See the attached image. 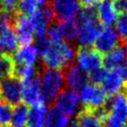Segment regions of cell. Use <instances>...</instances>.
<instances>
[{
    "label": "cell",
    "mask_w": 127,
    "mask_h": 127,
    "mask_svg": "<svg viewBox=\"0 0 127 127\" xmlns=\"http://www.w3.org/2000/svg\"><path fill=\"white\" fill-rule=\"evenodd\" d=\"M35 47L42 58L43 64L49 69H63L70 64L75 57L73 47L65 41L51 44L45 37L37 39Z\"/></svg>",
    "instance_id": "6da1fadb"
},
{
    "label": "cell",
    "mask_w": 127,
    "mask_h": 127,
    "mask_svg": "<svg viewBox=\"0 0 127 127\" xmlns=\"http://www.w3.org/2000/svg\"><path fill=\"white\" fill-rule=\"evenodd\" d=\"M76 22L78 25L76 40L79 48H90L103 28L97 19L95 8H83L80 10Z\"/></svg>",
    "instance_id": "7a4b0ae2"
},
{
    "label": "cell",
    "mask_w": 127,
    "mask_h": 127,
    "mask_svg": "<svg viewBox=\"0 0 127 127\" xmlns=\"http://www.w3.org/2000/svg\"><path fill=\"white\" fill-rule=\"evenodd\" d=\"M41 92L43 98L48 102L55 101L59 94L63 91L64 81V75L61 70L57 69H44L39 77Z\"/></svg>",
    "instance_id": "3957f363"
},
{
    "label": "cell",
    "mask_w": 127,
    "mask_h": 127,
    "mask_svg": "<svg viewBox=\"0 0 127 127\" xmlns=\"http://www.w3.org/2000/svg\"><path fill=\"white\" fill-rule=\"evenodd\" d=\"M108 96L101 87L92 83H86L80 88L79 101L82 103L83 108L92 110L105 108Z\"/></svg>",
    "instance_id": "277c9868"
},
{
    "label": "cell",
    "mask_w": 127,
    "mask_h": 127,
    "mask_svg": "<svg viewBox=\"0 0 127 127\" xmlns=\"http://www.w3.org/2000/svg\"><path fill=\"white\" fill-rule=\"evenodd\" d=\"M0 100L11 106H17L22 101V84L16 76L0 80Z\"/></svg>",
    "instance_id": "5b68a950"
},
{
    "label": "cell",
    "mask_w": 127,
    "mask_h": 127,
    "mask_svg": "<svg viewBox=\"0 0 127 127\" xmlns=\"http://www.w3.org/2000/svg\"><path fill=\"white\" fill-rule=\"evenodd\" d=\"M76 65L83 72H90L94 69L101 67L102 55L93 48H79L76 53Z\"/></svg>",
    "instance_id": "8992f818"
},
{
    "label": "cell",
    "mask_w": 127,
    "mask_h": 127,
    "mask_svg": "<svg viewBox=\"0 0 127 127\" xmlns=\"http://www.w3.org/2000/svg\"><path fill=\"white\" fill-rule=\"evenodd\" d=\"M127 80V66L121 65L106 72L102 81V89L107 96H113L120 92L125 81Z\"/></svg>",
    "instance_id": "52a82bcc"
},
{
    "label": "cell",
    "mask_w": 127,
    "mask_h": 127,
    "mask_svg": "<svg viewBox=\"0 0 127 127\" xmlns=\"http://www.w3.org/2000/svg\"><path fill=\"white\" fill-rule=\"evenodd\" d=\"M13 27L18 45L28 46L32 44L34 40V30L30 17L15 13Z\"/></svg>",
    "instance_id": "ba28073f"
},
{
    "label": "cell",
    "mask_w": 127,
    "mask_h": 127,
    "mask_svg": "<svg viewBox=\"0 0 127 127\" xmlns=\"http://www.w3.org/2000/svg\"><path fill=\"white\" fill-rule=\"evenodd\" d=\"M56 109L66 115L67 117L73 116L78 113L79 94L74 90H63L55 100Z\"/></svg>",
    "instance_id": "9c48e42d"
},
{
    "label": "cell",
    "mask_w": 127,
    "mask_h": 127,
    "mask_svg": "<svg viewBox=\"0 0 127 127\" xmlns=\"http://www.w3.org/2000/svg\"><path fill=\"white\" fill-rule=\"evenodd\" d=\"M22 84V101L27 106H38L41 104H45V100L43 98L40 86L39 76L21 81Z\"/></svg>",
    "instance_id": "30bf717a"
},
{
    "label": "cell",
    "mask_w": 127,
    "mask_h": 127,
    "mask_svg": "<svg viewBox=\"0 0 127 127\" xmlns=\"http://www.w3.org/2000/svg\"><path fill=\"white\" fill-rule=\"evenodd\" d=\"M107 114L108 112L106 107L96 110L82 107V109L76 114L75 122L79 127H103Z\"/></svg>",
    "instance_id": "8fae6325"
},
{
    "label": "cell",
    "mask_w": 127,
    "mask_h": 127,
    "mask_svg": "<svg viewBox=\"0 0 127 127\" xmlns=\"http://www.w3.org/2000/svg\"><path fill=\"white\" fill-rule=\"evenodd\" d=\"M52 6L56 19L59 22L74 19L80 11V6L77 0H52Z\"/></svg>",
    "instance_id": "7c38bea8"
},
{
    "label": "cell",
    "mask_w": 127,
    "mask_h": 127,
    "mask_svg": "<svg viewBox=\"0 0 127 127\" xmlns=\"http://www.w3.org/2000/svg\"><path fill=\"white\" fill-rule=\"evenodd\" d=\"M120 40L114 29L111 27L102 28L99 35L97 36L94 42V48L99 54L106 55L112 50H114L117 46H119Z\"/></svg>",
    "instance_id": "4fadbf2b"
},
{
    "label": "cell",
    "mask_w": 127,
    "mask_h": 127,
    "mask_svg": "<svg viewBox=\"0 0 127 127\" xmlns=\"http://www.w3.org/2000/svg\"><path fill=\"white\" fill-rule=\"evenodd\" d=\"M108 115L125 124L127 122V95L125 92H118L112 96L109 105L106 107Z\"/></svg>",
    "instance_id": "5bb4252c"
},
{
    "label": "cell",
    "mask_w": 127,
    "mask_h": 127,
    "mask_svg": "<svg viewBox=\"0 0 127 127\" xmlns=\"http://www.w3.org/2000/svg\"><path fill=\"white\" fill-rule=\"evenodd\" d=\"M64 81L66 87L70 90H78L84 84H86L87 77L83 71H81L76 64H68L64 68Z\"/></svg>",
    "instance_id": "9a60e30c"
},
{
    "label": "cell",
    "mask_w": 127,
    "mask_h": 127,
    "mask_svg": "<svg viewBox=\"0 0 127 127\" xmlns=\"http://www.w3.org/2000/svg\"><path fill=\"white\" fill-rule=\"evenodd\" d=\"M95 11L99 23L105 27H111L117 20L118 13L114 9L112 0H100Z\"/></svg>",
    "instance_id": "2e32d148"
},
{
    "label": "cell",
    "mask_w": 127,
    "mask_h": 127,
    "mask_svg": "<svg viewBox=\"0 0 127 127\" xmlns=\"http://www.w3.org/2000/svg\"><path fill=\"white\" fill-rule=\"evenodd\" d=\"M126 54H127L126 46L125 44L121 43L114 50L104 55L102 59V64L108 70H112L116 67H119L123 64L126 59Z\"/></svg>",
    "instance_id": "e0dca14e"
},
{
    "label": "cell",
    "mask_w": 127,
    "mask_h": 127,
    "mask_svg": "<svg viewBox=\"0 0 127 127\" xmlns=\"http://www.w3.org/2000/svg\"><path fill=\"white\" fill-rule=\"evenodd\" d=\"M38 50L33 45L21 46L14 53V60L17 64H30L34 65L38 60Z\"/></svg>",
    "instance_id": "ac0fdd59"
},
{
    "label": "cell",
    "mask_w": 127,
    "mask_h": 127,
    "mask_svg": "<svg viewBox=\"0 0 127 127\" xmlns=\"http://www.w3.org/2000/svg\"><path fill=\"white\" fill-rule=\"evenodd\" d=\"M48 108L46 104L33 106L29 109L27 118V127H45L47 124Z\"/></svg>",
    "instance_id": "d6986e66"
},
{
    "label": "cell",
    "mask_w": 127,
    "mask_h": 127,
    "mask_svg": "<svg viewBox=\"0 0 127 127\" xmlns=\"http://www.w3.org/2000/svg\"><path fill=\"white\" fill-rule=\"evenodd\" d=\"M58 27L60 29L62 38L65 40V42H73L77 39L78 34V25L76 22V19H70L64 22H60L58 24Z\"/></svg>",
    "instance_id": "ffe728a7"
},
{
    "label": "cell",
    "mask_w": 127,
    "mask_h": 127,
    "mask_svg": "<svg viewBox=\"0 0 127 127\" xmlns=\"http://www.w3.org/2000/svg\"><path fill=\"white\" fill-rule=\"evenodd\" d=\"M16 63L13 55L0 54V80L14 76Z\"/></svg>",
    "instance_id": "44dd1931"
},
{
    "label": "cell",
    "mask_w": 127,
    "mask_h": 127,
    "mask_svg": "<svg viewBox=\"0 0 127 127\" xmlns=\"http://www.w3.org/2000/svg\"><path fill=\"white\" fill-rule=\"evenodd\" d=\"M29 108L24 103H20L13 109V114L9 127H25L27 124Z\"/></svg>",
    "instance_id": "7402d4cb"
},
{
    "label": "cell",
    "mask_w": 127,
    "mask_h": 127,
    "mask_svg": "<svg viewBox=\"0 0 127 127\" xmlns=\"http://www.w3.org/2000/svg\"><path fill=\"white\" fill-rule=\"evenodd\" d=\"M46 125L53 127H67L69 125V117H67L58 109L53 108L48 112Z\"/></svg>",
    "instance_id": "603a6c76"
},
{
    "label": "cell",
    "mask_w": 127,
    "mask_h": 127,
    "mask_svg": "<svg viewBox=\"0 0 127 127\" xmlns=\"http://www.w3.org/2000/svg\"><path fill=\"white\" fill-rule=\"evenodd\" d=\"M30 18H31L32 25H33L34 35H36L37 39L45 38L46 35H47V32H48V29H49V23L46 22L44 20V18L41 16V14L39 12V9Z\"/></svg>",
    "instance_id": "cb8c5ba5"
},
{
    "label": "cell",
    "mask_w": 127,
    "mask_h": 127,
    "mask_svg": "<svg viewBox=\"0 0 127 127\" xmlns=\"http://www.w3.org/2000/svg\"><path fill=\"white\" fill-rule=\"evenodd\" d=\"M14 76H16L20 81L29 80L32 78H35L38 75V71L34 65L30 64H17L15 66V72Z\"/></svg>",
    "instance_id": "d4e9b609"
},
{
    "label": "cell",
    "mask_w": 127,
    "mask_h": 127,
    "mask_svg": "<svg viewBox=\"0 0 127 127\" xmlns=\"http://www.w3.org/2000/svg\"><path fill=\"white\" fill-rule=\"evenodd\" d=\"M38 10V3L36 0H20L17 7V14L31 17Z\"/></svg>",
    "instance_id": "484cf974"
},
{
    "label": "cell",
    "mask_w": 127,
    "mask_h": 127,
    "mask_svg": "<svg viewBox=\"0 0 127 127\" xmlns=\"http://www.w3.org/2000/svg\"><path fill=\"white\" fill-rule=\"evenodd\" d=\"M13 114V106L7 102L0 100V125L1 127H9Z\"/></svg>",
    "instance_id": "4316f807"
},
{
    "label": "cell",
    "mask_w": 127,
    "mask_h": 127,
    "mask_svg": "<svg viewBox=\"0 0 127 127\" xmlns=\"http://www.w3.org/2000/svg\"><path fill=\"white\" fill-rule=\"evenodd\" d=\"M115 24V32L117 33L121 43L127 41V14H121L117 17Z\"/></svg>",
    "instance_id": "83f0119b"
},
{
    "label": "cell",
    "mask_w": 127,
    "mask_h": 127,
    "mask_svg": "<svg viewBox=\"0 0 127 127\" xmlns=\"http://www.w3.org/2000/svg\"><path fill=\"white\" fill-rule=\"evenodd\" d=\"M106 72L107 71H105V68H103V67H99L97 69H94V70L87 73V75H86L87 81H89V83H92L95 85L101 84L105 75H106Z\"/></svg>",
    "instance_id": "f1b7e54d"
},
{
    "label": "cell",
    "mask_w": 127,
    "mask_h": 127,
    "mask_svg": "<svg viewBox=\"0 0 127 127\" xmlns=\"http://www.w3.org/2000/svg\"><path fill=\"white\" fill-rule=\"evenodd\" d=\"M19 1L20 0H0V5H1L0 12L10 15L15 14L17 11Z\"/></svg>",
    "instance_id": "f546056e"
},
{
    "label": "cell",
    "mask_w": 127,
    "mask_h": 127,
    "mask_svg": "<svg viewBox=\"0 0 127 127\" xmlns=\"http://www.w3.org/2000/svg\"><path fill=\"white\" fill-rule=\"evenodd\" d=\"M47 40L51 43V44H58L61 43L63 40L60 29L58 27V25H53L48 29L47 32Z\"/></svg>",
    "instance_id": "4dcf8cb0"
},
{
    "label": "cell",
    "mask_w": 127,
    "mask_h": 127,
    "mask_svg": "<svg viewBox=\"0 0 127 127\" xmlns=\"http://www.w3.org/2000/svg\"><path fill=\"white\" fill-rule=\"evenodd\" d=\"M39 12H40L41 16L44 18V20L46 22H48L49 24L52 23L56 19L55 12H54V10H53V8H52V6L50 4L44 5L41 9H39Z\"/></svg>",
    "instance_id": "1f68e13d"
},
{
    "label": "cell",
    "mask_w": 127,
    "mask_h": 127,
    "mask_svg": "<svg viewBox=\"0 0 127 127\" xmlns=\"http://www.w3.org/2000/svg\"><path fill=\"white\" fill-rule=\"evenodd\" d=\"M112 4L117 13L127 14V0H112Z\"/></svg>",
    "instance_id": "d6a6232c"
},
{
    "label": "cell",
    "mask_w": 127,
    "mask_h": 127,
    "mask_svg": "<svg viewBox=\"0 0 127 127\" xmlns=\"http://www.w3.org/2000/svg\"><path fill=\"white\" fill-rule=\"evenodd\" d=\"M103 127H124V124L107 114V117L103 123Z\"/></svg>",
    "instance_id": "836d02e7"
},
{
    "label": "cell",
    "mask_w": 127,
    "mask_h": 127,
    "mask_svg": "<svg viewBox=\"0 0 127 127\" xmlns=\"http://www.w3.org/2000/svg\"><path fill=\"white\" fill-rule=\"evenodd\" d=\"M99 1L100 0H77L79 6H81L83 8H91Z\"/></svg>",
    "instance_id": "e575fe53"
},
{
    "label": "cell",
    "mask_w": 127,
    "mask_h": 127,
    "mask_svg": "<svg viewBox=\"0 0 127 127\" xmlns=\"http://www.w3.org/2000/svg\"><path fill=\"white\" fill-rule=\"evenodd\" d=\"M37 1V3L38 4H40V5H47V4H49V0H36Z\"/></svg>",
    "instance_id": "d590c367"
},
{
    "label": "cell",
    "mask_w": 127,
    "mask_h": 127,
    "mask_svg": "<svg viewBox=\"0 0 127 127\" xmlns=\"http://www.w3.org/2000/svg\"><path fill=\"white\" fill-rule=\"evenodd\" d=\"M67 127H79V126H78V124H77L75 121H73V122H71Z\"/></svg>",
    "instance_id": "8d00e7d4"
},
{
    "label": "cell",
    "mask_w": 127,
    "mask_h": 127,
    "mask_svg": "<svg viewBox=\"0 0 127 127\" xmlns=\"http://www.w3.org/2000/svg\"><path fill=\"white\" fill-rule=\"evenodd\" d=\"M124 88H125V93H126V95H127V80H126L125 83H124Z\"/></svg>",
    "instance_id": "74e56055"
},
{
    "label": "cell",
    "mask_w": 127,
    "mask_h": 127,
    "mask_svg": "<svg viewBox=\"0 0 127 127\" xmlns=\"http://www.w3.org/2000/svg\"><path fill=\"white\" fill-rule=\"evenodd\" d=\"M125 60H126V64H127V54H126V59Z\"/></svg>",
    "instance_id": "f35d334b"
},
{
    "label": "cell",
    "mask_w": 127,
    "mask_h": 127,
    "mask_svg": "<svg viewBox=\"0 0 127 127\" xmlns=\"http://www.w3.org/2000/svg\"><path fill=\"white\" fill-rule=\"evenodd\" d=\"M45 127H53V126H48V125H46Z\"/></svg>",
    "instance_id": "ab89813d"
},
{
    "label": "cell",
    "mask_w": 127,
    "mask_h": 127,
    "mask_svg": "<svg viewBox=\"0 0 127 127\" xmlns=\"http://www.w3.org/2000/svg\"><path fill=\"white\" fill-rule=\"evenodd\" d=\"M1 53H2V51H1V48H0V54H1Z\"/></svg>",
    "instance_id": "60d3db41"
},
{
    "label": "cell",
    "mask_w": 127,
    "mask_h": 127,
    "mask_svg": "<svg viewBox=\"0 0 127 127\" xmlns=\"http://www.w3.org/2000/svg\"><path fill=\"white\" fill-rule=\"evenodd\" d=\"M124 127H127V125H125V126H124Z\"/></svg>",
    "instance_id": "b9f144b4"
}]
</instances>
